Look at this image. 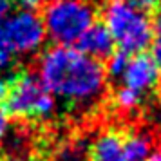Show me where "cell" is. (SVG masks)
Masks as SVG:
<instances>
[{"instance_id": "6da1fadb", "label": "cell", "mask_w": 161, "mask_h": 161, "mask_svg": "<svg viewBox=\"0 0 161 161\" xmlns=\"http://www.w3.org/2000/svg\"><path fill=\"white\" fill-rule=\"evenodd\" d=\"M36 76L54 100L60 98L73 105L96 102L107 80L102 62L65 45H54L40 56Z\"/></svg>"}, {"instance_id": "7a4b0ae2", "label": "cell", "mask_w": 161, "mask_h": 161, "mask_svg": "<svg viewBox=\"0 0 161 161\" xmlns=\"http://www.w3.org/2000/svg\"><path fill=\"white\" fill-rule=\"evenodd\" d=\"M103 25L109 31L118 51L129 56L141 54L152 42V20L150 15L141 13L127 0H109L102 11Z\"/></svg>"}, {"instance_id": "3957f363", "label": "cell", "mask_w": 161, "mask_h": 161, "mask_svg": "<svg viewBox=\"0 0 161 161\" xmlns=\"http://www.w3.org/2000/svg\"><path fill=\"white\" fill-rule=\"evenodd\" d=\"M94 6L89 0H47L44 8L45 35L56 45L73 47L94 24Z\"/></svg>"}, {"instance_id": "277c9868", "label": "cell", "mask_w": 161, "mask_h": 161, "mask_svg": "<svg viewBox=\"0 0 161 161\" xmlns=\"http://www.w3.org/2000/svg\"><path fill=\"white\" fill-rule=\"evenodd\" d=\"M2 109L8 116L22 119H47L56 109V100L36 74L18 73L9 78V91Z\"/></svg>"}, {"instance_id": "5b68a950", "label": "cell", "mask_w": 161, "mask_h": 161, "mask_svg": "<svg viewBox=\"0 0 161 161\" xmlns=\"http://www.w3.org/2000/svg\"><path fill=\"white\" fill-rule=\"evenodd\" d=\"M45 29L42 18L33 11L11 13L4 25V45L13 54H33L44 45Z\"/></svg>"}, {"instance_id": "8992f818", "label": "cell", "mask_w": 161, "mask_h": 161, "mask_svg": "<svg viewBox=\"0 0 161 161\" xmlns=\"http://www.w3.org/2000/svg\"><path fill=\"white\" fill-rule=\"evenodd\" d=\"M159 76L161 74L158 71L156 64H154L152 56L147 54V53H141V54H134V56L129 58L127 69H125L121 78L125 81V87L145 96L148 91H152L158 85Z\"/></svg>"}, {"instance_id": "52a82bcc", "label": "cell", "mask_w": 161, "mask_h": 161, "mask_svg": "<svg viewBox=\"0 0 161 161\" xmlns=\"http://www.w3.org/2000/svg\"><path fill=\"white\" fill-rule=\"evenodd\" d=\"M76 49L83 54H87L89 58L100 62V60L109 58L116 51V45L112 42L109 31L105 29V25L94 22L76 42Z\"/></svg>"}, {"instance_id": "ba28073f", "label": "cell", "mask_w": 161, "mask_h": 161, "mask_svg": "<svg viewBox=\"0 0 161 161\" xmlns=\"http://www.w3.org/2000/svg\"><path fill=\"white\" fill-rule=\"evenodd\" d=\"M92 161H127L123 154V138L116 132L102 134L91 148Z\"/></svg>"}, {"instance_id": "9c48e42d", "label": "cell", "mask_w": 161, "mask_h": 161, "mask_svg": "<svg viewBox=\"0 0 161 161\" xmlns=\"http://www.w3.org/2000/svg\"><path fill=\"white\" fill-rule=\"evenodd\" d=\"M150 138L145 134H132L123 139V154L127 161H147L150 158Z\"/></svg>"}, {"instance_id": "30bf717a", "label": "cell", "mask_w": 161, "mask_h": 161, "mask_svg": "<svg viewBox=\"0 0 161 161\" xmlns=\"http://www.w3.org/2000/svg\"><path fill=\"white\" fill-rule=\"evenodd\" d=\"M141 102H143V96L138 94V92L132 91V89L125 87V85L116 89V92H114V103H116L118 109L132 110V109H136Z\"/></svg>"}, {"instance_id": "8fae6325", "label": "cell", "mask_w": 161, "mask_h": 161, "mask_svg": "<svg viewBox=\"0 0 161 161\" xmlns=\"http://www.w3.org/2000/svg\"><path fill=\"white\" fill-rule=\"evenodd\" d=\"M129 54L123 51H114L110 54L109 58H107V64L103 65L105 69V74H109L110 78H121L125 73V69H127V64H129Z\"/></svg>"}, {"instance_id": "7c38bea8", "label": "cell", "mask_w": 161, "mask_h": 161, "mask_svg": "<svg viewBox=\"0 0 161 161\" xmlns=\"http://www.w3.org/2000/svg\"><path fill=\"white\" fill-rule=\"evenodd\" d=\"M150 51H152V60L158 71L161 74V6L158 9V15L152 22V42H150Z\"/></svg>"}, {"instance_id": "4fadbf2b", "label": "cell", "mask_w": 161, "mask_h": 161, "mask_svg": "<svg viewBox=\"0 0 161 161\" xmlns=\"http://www.w3.org/2000/svg\"><path fill=\"white\" fill-rule=\"evenodd\" d=\"M130 6H134L136 9H139L141 13L150 15L154 11H158L161 6V0H127Z\"/></svg>"}, {"instance_id": "5bb4252c", "label": "cell", "mask_w": 161, "mask_h": 161, "mask_svg": "<svg viewBox=\"0 0 161 161\" xmlns=\"http://www.w3.org/2000/svg\"><path fill=\"white\" fill-rule=\"evenodd\" d=\"M13 2L11 0H0V45H4V25L9 15L13 13Z\"/></svg>"}, {"instance_id": "9a60e30c", "label": "cell", "mask_w": 161, "mask_h": 161, "mask_svg": "<svg viewBox=\"0 0 161 161\" xmlns=\"http://www.w3.org/2000/svg\"><path fill=\"white\" fill-rule=\"evenodd\" d=\"M13 60H15V54L9 51L6 45H0V71L9 69L11 64H13Z\"/></svg>"}, {"instance_id": "2e32d148", "label": "cell", "mask_w": 161, "mask_h": 161, "mask_svg": "<svg viewBox=\"0 0 161 161\" xmlns=\"http://www.w3.org/2000/svg\"><path fill=\"white\" fill-rule=\"evenodd\" d=\"M16 6H20L24 11H33L36 13V9H40L42 6H45L47 0H13Z\"/></svg>"}, {"instance_id": "e0dca14e", "label": "cell", "mask_w": 161, "mask_h": 161, "mask_svg": "<svg viewBox=\"0 0 161 161\" xmlns=\"http://www.w3.org/2000/svg\"><path fill=\"white\" fill-rule=\"evenodd\" d=\"M8 91H9V78H4V76L0 74V105L4 103V100H6Z\"/></svg>"}, {"instance_id": "ac0fdd59", "label": "cell", "mask_w": 161, "mask_h": 161, "mask_svg": "<svg viewBox=\"0 0 161 161\" xmlns=\"http://www.w3.org/2000/svg\"><path fill=\"white\" fill-rule=\"evenodd\" d=\"M6 132H8V114L0 107V139L6 136Z\"/></svg>"}, {"instance_id": "d6986e66", "label": "cell", "mask_w": 161, "mask_h": 161, "mask_svg": "<svg viewBox=\"0 0 161 161\" xmlns=\"http://www.w3.org/2000/svg\"><path fill=\"white\" fill-rule=\"evenodd\" d=\"M148 161H161V147L152 154V156H150V159H148Z\"/></svg>"}, {"instance_id": "ffe728a7", "label": "cell", "mask_w": 161, "mask_h": 161, "mask_svg": "<svg viewBox=\"0 0 161 161\" xmlns=\"http://www.w3.org/2000/svg\"><path fill=\"white\" fill-rule=\"evenodd\" d=\"M9 161H25V159H9Z\"/></svg>"}]
</instances>
